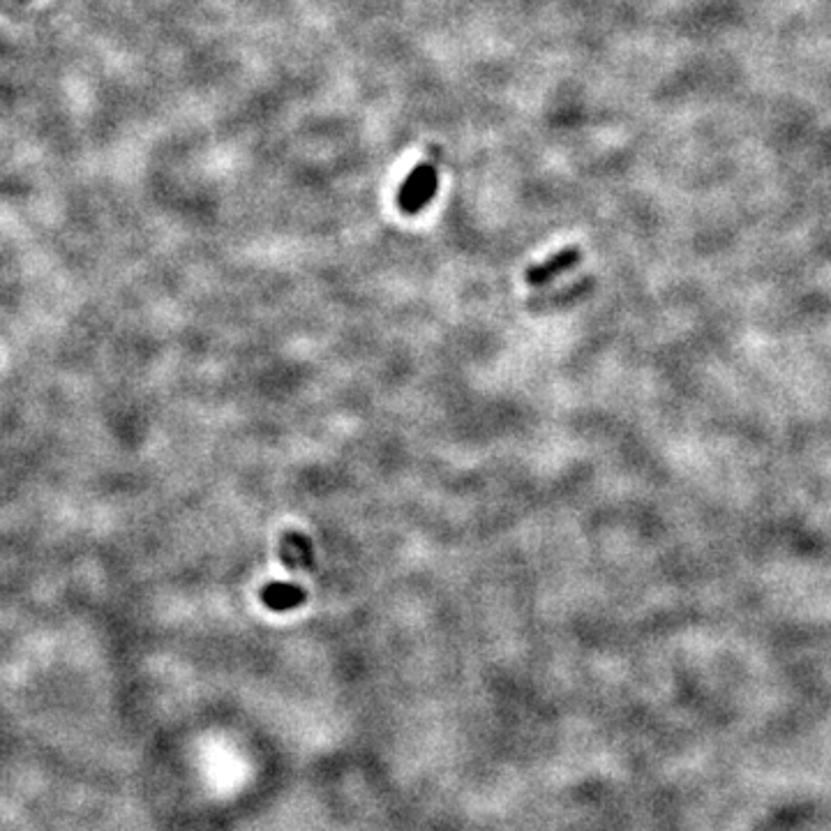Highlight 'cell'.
<instances>
[{"label": "cell", "instance_id": "3957f363", "mask_svg": "<svg viewBox=\"0 0 831 831\" xmlns=\"http://www.w3.org/2000/svg\"><path fill=\"white\" fill-rule=\"evenodd\" d=\"M307 598L305 589L294 582H271L261 589V603L273 613H289L303 605Z\"/></svg>", "mask_w": 831, "mask_h": 831}, {"label": "cell", "instance_id": "7a4b0ae2", "mask_svg": "<svg viewBox=\"0 0 831 831\" xmlns=\"http://www.w3.org/2000/svg\"><path fill=\"white\" fill-rule=\"evenodd\" d=\"M580 259H582L580 247H564V250L557 252V255H552L550 259H546V261H541V263L531 266L529 271L525 273V280H527V284H531V287L548 284V282H552L554 278H559L561 273L571 271L573 266L580 263Z\"/></svg>", "mask_w": 831, "mask_h": 831}, {"label": "cell", "instance_id": "6da1fadb", "mask_svg": "<svg viewBox=\"0 0 831 831\" xmlns=\"http://www.w3.org/2000/svg\"><path fill=\"white\" fill-rule=\"evenodd\" d=\"M437 186H439L437 169L428 162L416 165V169L404 178V183L400 186V192H397L400 211L404 215H418L437 194Z\"/></svg>", "mask_w": 831, "mask_h": 831}, {"label": "cell", "instance_id": "277c9868", "mask_svg": "<svg viewBox=\"0 0 831 831\" xmlns=\"http://www.w3.org/2000/svg\"><path fill=\"white\" fill-rule=\"evenodd\" d=\"M282 559L289 569H299L301 561H305L307 566H312L310 559V541L303 534L289 531L282 541Z\"/></svg>", "mask_w": 831, "mask_h": 831}]
</instances>
